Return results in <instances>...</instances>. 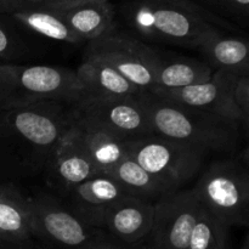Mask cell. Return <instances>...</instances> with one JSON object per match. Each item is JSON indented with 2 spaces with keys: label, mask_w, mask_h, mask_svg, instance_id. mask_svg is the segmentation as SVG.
Wrapping results in <instances>:
<instances>
[{
  "label": "cell",
  "mask_w": 249,
  "mask_h": 249,
  "mask_svg": "<svg viewBox=\"0 0 249 249\" xmlns=\"http://www.w3.org/2000/svg\"><path fill=\"white\" fill-rule=\"evenodd\" d=\"M71 125V104L41 101L0 112V177L44 172Z\"/></svg>",
  "instance_id": "6da1fadb"
},
{
  "label": "cell",
  "mask_w": 249,
  "mask_h": 249,
  "mask_svg": "<svg viewBox=\"0 0 249 249\" xmlns=\"http://www.w3.org/2000/svg\"><path fill=\"white\" fill-rule=\"evenodd\" d=\"M141 104L153 135L206 152H233L241 139L236 124L209 112L190 108L152 92H141Z\"/></svg>",
  "instance_id": "7a4b0ae2"
},
{
  "label": "cell",
  "mask_w": 249,
  "mask_h": 249,
  "mask_svg": "<svg viewBox=\"0 0 249 249\" xmlns=\"http://www.w3.org/2000/svg\"><path fill=\"white\" fill-rule=\"evenodd\" d=\"M125 23L140 36L158 43L198 49L223 29L202 17L148 0H126L121 5Z\"/></svg>",
  "instance_id": "3957f363"
},
{
  "label": "cell",
  "mask_w": 249,
  "mask_h": 249,
  "mask_svg": "<svg viewBox=\"0 0 249 249\" xmlns=\"http://www.w3.org/2000/svg\"><path fill=\"white\" fill-rule=\"evenodd\" d=\"M82 96L74 71L55 66L0 65V112L41 101L73 104Z\"/></svg>",
  "instance_id": "277c9868"
},
{
  "label": "cell",
  "mask_w": 249,
  "mask_h": 249,
  "mask_svg": "<svg viewBox=\"0 0 249 249\" xmlns=\"http://www.w3.org/2000/svg\"><path fill=\"white\" fill-rule=\"evenodd\" d=\"M247 162L224 160L213 163L192 189L197 201L231 226H246L249 218Z\"/></svg>",
  "instance_id": "5b68a950"
},
{
  "label": "cell",
  "mask_w": 249,
  "mask_h": 249,
  "mask_svg": "<svg viewBox=\"0 0 249 249\" xmlns=\"http://www.w3.org/2000/svg\"><path fill=\"white\" fill-rule=\"evenodd\" d=\"M139 96L111 100L83 97L71 104V119L83 128L104 131L125 141L151 136L147 114Z\"/></svg>",
  "instance_id": "8992f818"
},
{
  "label": "cell",
  "mask_w": 249,
  "mask_h": 249,
  "mask_svg": "<svg viewBox=\"0 0 249 249\" xmlns=\"http://www.w3.org/2000/svg\"><path fill=\"white\" fill-rule=\"evenodd\" d=\"M36 235L67 249H129L49 197L28 199Z\"/></svg>",
  "instance_id": "52a82bcc"
},
{
  "label": "cell",
  "mask_w": 249,
  "mask_h": 249,
  "mask_svg": "<svg viewBox=\"0 0 249 249\" xmlns=\"http://www.w3.org/2000/svg\"><path fill=\"white\" fill-rule=\"evenodd\" d=\"M85 56L104 61L142 92L155 89L160 53L129 34L111 29L89 41Z\"/></svg>",
  "instance_id": "ba28073f"
},
{
  "label": "cell",
  "mask_w": 249,
  "mask_h": 249,
  "mask_svg": "<svg viewBox=\"0 0 249 249\" xmlns=\"http://www.w3.org/2000/svg\"><path fill=\"white\" fill-rule=\"evenodd\" d=\"M129 157L158 179L179 189L195 177L208 152L151 135L129 141Z\"/></svg>",
  "instance_id": "9c48e42d"
},
{
  "label": "cell",
  "mask_w": 249,
  "mask_h": 249,
  "mask_svg": "<svg viewBox=\"0 0 249 249\" xmlns=\"http://www.w3.org/2000/svg\"><path fill=\"white\" fill-rule=\"evenodd\" d=\"M198 213L199 202L192 190H178L158 199L143 249H189Z\"/></svg>",
  "instance_id": "30bf717a"
},
{
  "label": "cell",
  "mask_w": 249,
  "mask_h": 249,
  "mask_svg": "<svg viewBox=\"0 0 249 249\" xmlns=\"http://www.w3.org/2000/svg\"><path fill=\"white\" fill-rule=\"evenodd\" d=\"M237 75L225 71H214L211 79L204 83L179 89L153 90L150 92L175 104L221 117L238 125L247 134L240 111L233 101V83Z\"/></svg>",
  "instance_id": "8fae6325"
},
{
  "label": "cell",
  "mask_w": 249,
  "mask_h": 249,
  "mask_svg": "<svg viewBox=\"0 0 249 249\" xmlns=\"http://www.w3.org/2000/svg\"><path fill=\"white\" fill-rule=\"evenodd\" d=\"M71 212L84 223L101 229L108 212L122 198L130 196L116 180L97 175L71 190Z\"/></svg>",
  "instance_id": "7c38bea8"
},
{
  "label": "cell",
  "mask_w": 249,
  "mask_h": 249,
  "mask_svg": "<svg viewBox=\"0 0 249 249\" xmlns=\"http://www.w3.org/2000/svg\"><path fill=\"white\" fill-rule=\"evenodd\" d=\"M45 170L53 185L68 191L101 175L83 148L72 123L53 151Z\"/></svg>",
  "instance_id": "4fadbf2b"
},
{
  "label": "cell",
  "mask_w": 249,
  "mask_h": 249,
  "mask_svg": "<svg viewBox=\"0 0 249 249\" xmlns=\"http://www.w3.org/2000/svg\"><path fill=\"white\" fill-rule=\"evenodd\" d=\"M156 202L126 196L108 212L102 224V230L124 245L134 246L146 241L155 218Z\"/></svg>",
  "instance_id": "5bb4252c"
},
{
  "label": "cell",
  "mask_w": 249,
  "mask_h": 249,
  "mask_svg": "<svg viewBox=\"0 0 249 249\" xmlns=\"http://www.w3.org/2000/svg\"><path fill=\"white\" fill-rule=\"evenodd\" d=\"M75 74L82 89L80 99H128L142 92L111 66L95 57L84 56Z\"/></svg>",
  "instance_id": "9a60e30c"
},
{
  "label": "cell",
  "mask_w": 249,
  "mask_h": 249,
  "mask_svg": "<svg viewBox=\"0 0 249 249\" xmlns=\"http://www.w3.org/2000/svg\"><path fill=\"white\" fill-rule=\"evenodd\" d=\"M56 11L82 41L94 40L114 28V9L108 0H80Z\"/></svg>",
  "instance_id": "2e32d148"
},
{
  "label": "cell",
  "mask_w": 249,
  "mask_h": 249,
  "mask_svg": "<svg viewBox=\"0 0 249 249\" xmlns=\"http://www.w3.org/2000/svg\"><path fill=\"white\" fill-rule=\"evenodd\" d=\"M34 235L28 198L12 185H0V245H22Z\"/></svg>",
  "instance_id": "e0dca14e"
},
{
  "label": "cell",
  "mask_w": 249,
  "mask_h": 249,
  "mask_svg": "<svg viewBox=\"0 0 249 249\" xmlns=\"http://www.w3.org/2000/svg\"><path fill=\"white\" fill-rule=\"evenodd\" d=\"M198 49L214 71L249 74V46L246 39L221 32L203 41Z\"/></svg>",
  "instance_id": "ac0fdd59"
},
{
  "label": "cell",
  "mask_w": 249,
  "mask_h": 249,
  "mask_svg": "<svg viewBox=\"0 0 249 249\" xmlns=\"http://www.w3.org/2000/svg\"><path fill=\"white\" fill-rule=\"evenodd\" d=\"M213 72L214 70L207 62L185 56L160 55L156 68V87L153 90L179 89L204 83L211 79Z\"/></svg>",
  "instance_id": "d6986e66"
},
{
  "label": "cell",
  "mask_w": 249,
  "mask_h": 249,
  "mask_svg": "<svg viewBox=\"0 0 249 249\" xmlns=\"http://www.w3.org/2000/svg\"><path fill=\"white\" fill-rule=\"evenodd\" d=\"M71 123L83 148L101 175L106 174L118 163L129 157V141L122 140L104 131L83 128L73 123L72 119Z\"/></svg>",
  "instance_id": "ffe728a7"
},
{
  "label": "cell",
  "mask_w": 249,
  "mask_h": 249,
  "mask_svg": "<svg viewBox=\"0 0 249 249\" xmlns=\"http://www.w3.org/2000/svg\"><path fill=\"white\" fill-rule=\"evenodd\" d=\"M107 177L116 180L130 196L156 202L172 192L178 191L174 186L146 172L130 157L106 173Z\"/></svg>",
  "instance_id": "44dd1931"
},
{
  "label": "cell",
  "mask_w": 249,
  "mask_h": 249,
  "mask_svg": "<svg viewBox=\"0 0 249 249\" xmlns=\"http://www.w3.org/2000/svg\"><path fill=\"white\" fill-rule=\"evenodd\" d=\"M0 15H6L15 23L45 38L66 43L82 41L55 10L21 9Z\"/></svg>",
  "instance_id": "7402d4cb"
},
{
  "label": "cell",
  "mask_w": 249,
  "mask_h": 249,
  "mask_svg": "<svg viewBox=\"0 0 249 249\" xmlns=\"http://www.w3.org/2000/svg\"><path fill=\"white\" fill-rule=\"evenodd\" d=\"M226 224L199 203V213L190 238L189 249H230Z\"/></svg>",
  "instance_id": "603a6c76"
},
{
  "label": "cell",
  "mask_w": 249,
  "mask_h": 249,
  "mask_svg": "<svg viewBox=\"0 0 249 249\" xmlns=\"http://www.w3.org/2000/svg\"><path fill=\"white\" fill-rule=\"evenodd\" d=\"M148 1L157 2V4L165 5V6H172L177 7V9L184 10V11L190 12L192 15H196V16L202 17L206 21L211 22L214 26L219 27L220 29H226V31H237V27L235 24L231 23L229 19H226L225 17L219 16L215 12L211 11V10L206 9L202 5L197 4L194 0H148Z\"/></svg>",
  "instance_id": "cb8c5ba5"
},
{
  "label": "cell",
  "mask_w": 249,
  "mask_h": 249,
  "mask_svg": "<svg viewBox=\"0 0 249 249\" xmlns=\"http://www.w3.org/2000/svg\"><path fill=\"white\" fill-rule=\"evenodd\" d=\"M80 0H0V14L21 9L61 10Z\"/></svg>",
  "instance_id": "d4e9b609"
},
{
  "label": "cell",
  "mask_w": 249,
  "mask_h": 249,
  "mask_svg": "<svg viewBox=\"0 0 249 249\" xmlns=\"http://www.w3.org/2000/svg\"><path fill=\"white\" fill-rule=\"evenodd\" d=\"M233 101L242 117L243 126L248 133L249 121V74L237 75L233 83Z\"/></svg>",
  "instance_id": "484cf974"
},
{
  "label": "cell",
  "mask_w": 249,
  "mask_h": 249,
  "mask_svg": "<svg viewBox=\"0 0 249 249\" xmlns=\"http://www.w3.org/2000/svg\"><path fill=\"white\" fill-rule=\"evenodd\" d=\"M14 21L6 15H0V58H7L18 49Z\"/></svg>",
  "instance_id": "4316f807"
},
{
  "label": "cell",
  "mask_w": 249,
  "mask_h": 249,
  "mask_svg": "<svg viewBox=\"0 0 249 249\" xmlns=\"http://www.w3.org/2000/svg\"><path fill=\"white\" fill-rule=\"evenodd\" d=\"M228 16H232L240 21H248L249 0H216Z\"/></svg>",
  "instance_id": "83f0119b"
},
{
  "label": "cell",
  "mask_w": 249,
  "mask_h": 249,
  "mask_svg": "<svg viewBox=\"0 0 249 249\" xmlns=\"http://www.w3.org/2000/svg\"><path fill=\"white\" fill-rule=\"evenodd\" d=\"M194 1L197 2V4L202 5V6H204L206 9L211 10V11L215 12V14L219 15V16L225 17L226 14L224 12V10L221 9V6L218 4L216 0H194Z\"/></svg>",
  "instance_id": "f1b7e54d"
},
{
  "label": "cell",
  "mask_w": 249,
  "mask_h": 249,
  "mask_svg": "<svg viewBox=\"0 0 249 249\" xmlns=\"http://www.w3.org/2000/svg\"><path fill=\"white\" fill-rule=\"evenodd\" d=\"M241 249H249V241H248V237L245 238V242H243V246Z\"/></svg>",
  "instance_id": "f546056e"
},
{
  "label": "cell",
  "mask_w": 249,
  "mask_h": 249,
  "mask_svg": "<svg viewBox=\"0 0 249 249\" xmlns=\"http://www.w3.org/2000/svg\"><path fill=\"white\" fill-rule=\"evenodd\" d=\"M0 249H1V248H0Z\"/></svg>",
  "instance_id": "4dcf8cb0"
},
{
  "label": "cell",
  "mask_w": 249,
  "mask_h": 249,
  "mask_svg": "<svg viewBox=\"0 0 249 249\" xmlns=\"http://www.w3.org/2000/svg\"><path fill=\"white\" fill-rule=\"evenodd\" d=\"M0 248H1V247H0Z\"/></svg>",
  "instance_id": "1f68e13d"
}]
</instances>
